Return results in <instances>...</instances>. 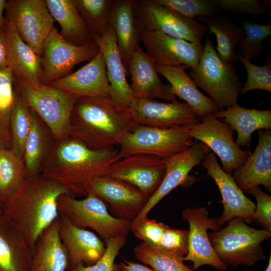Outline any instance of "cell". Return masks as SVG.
<instances>
[{
    "mask_svg": "<svg viewBox=\"0 0 271 271\" xmlns=\"http://www.w3.org/2000/svg\"><path fill=\"white\" fill-rule=\"evenodd\" d=\"M65 194L71 195L56 181L28 174L3 205L2 215L22 233L33 251L38 237L58 217V200Z\"/></svg>",
    "mask_w": 271,
    "mask_h": 271,
    "instance_id": "obj_1",
    "label": "cell"
},
{
    "mask_svg": "<svg viewBox=\"0 0 271 271\" xmlns=\"http://www.w3.org/2000/svg\"><path fill=\"white\" fill-rule=\"evenodd\" d=\"M114 148L93 150L80 141L68 137L54 141L40 174L65 186L72 196H86L85 186L105 175L119 160Z\"/></svg>",
    "mask_w": 271,
    "mask_h": 271,
    "instance_id": "obj_2",
    "label": "cell"
},
{
    "mask_svg": "<svg viewBox=\"0 0 271 271\" xmlns=\"http://www.w3.org/2000/svg\"><path fill=\"white\" fill-rule=\"evenodd\" d=\"M137 124L129 110L109 97L77 98L70 118L69 136L93 150L118 145L122 137Z\"/></svg>",
    "mask_w": 271,
    "mask_h": 271,
    "instance_id": "obj_3",
    "label": "cell"
},
{
    "mask_svg": "<svg viewBox=\"0 0 271 271\" xmlns=\"http://www.w3.org/2000/svg\"><path fill=\"white\" fill-rule=\"evenodd\" d=\"M189 76L204 90L219 110L237 103L241 83L233 63H225L219 57L212 42L206 38L197 64Z\"/></svg>",
    "mask_w": 271,
    "mask_h": 271,
    "instance_id": "obj_4",
    "label": "cell"
},
{
    "mask_svg": "<svg viewBox=\"0 0 271 271\" xmlns=\"http://www.w3.org/2000/svg\"><path fill=\"white\" fill-rule=\"evenodd\" d=\"M271 232L250 227L235 219L226 227L208 232L210 243L219 258L227 265L252 266L266 259L261 243L269 238Z\"/></svg>",
    "mask_w": 271,
    "mask_h": 271,
    "instance_id": "obj_5",
    "label": "cell"
},
{
    "mask_svg": "<svg viewBox=\"0 0 271 271\" xmlns=\"http://www.w3.org/2000/svg\"><path fill=\"white\" fill-rule=\"evenodd\" d=\"M190 126L159 128L137 124L120 140L118 158L146 154L164 159L183 152L197 141L190 135Z\"/></svg>",
    "mask_w": 271,
    "mask_h": 271,
    "instance_id": "obj_6",
    "label": "cell"
},
{
    "mask_svg": "<svg viewBox=\"0 0 271 271\" xmlns=\"http://www.w3.org/2000/svg\"><path fill=\"white\" fill-rule=\"evenodd\" d=\"M14 87L47 126L55 141L69 136L70 118L77 97L51 85L29 86L14 76Z\"/></svg>",
    "mask_w": 271,
    "mask_h": 271,
    "instance_id": "obj_7",
    "label": "cell"
},
{
    "mask_svg": "<svg viewBox=\"0 0 271 271\" xmlns=\"http://www.w3.org/2000/svg\"><path fill=\"white\" fill-rule=\"evenodd\" d=\"M57 208L72 225L93 229L104 241L117 236L127 235L131 228V221L111 215L105 203L91 193L81 200L63 194L58 200Z\"/></svg>",
    "mask_w": 271,
    "mask_h": 271,
    "instance_id": "obj_8",
    "label": "cell"
},
{
    "mask_svg": "<svg viewBox=\"0 0 271 271\" xmlns=\"http://www.w3.org/2000/svg\"><path fill=\"white\" fill-rule=\"evenodd\" d=\"M136 23L140 35L159 31L188 42L201 44L206 26L185 17L153 0H134Z\"/></svg>",
    "mask_w": 271,
    "mask_h": 271,
    "instance_id": "obj_9",
    "label": "cell"
},
{
    "mask_svg": "<svg viewBox=\"0 0 271 271\" xmlns=\"http://www.w3.org/2000/svg\"><path fill=\"white\" fill-rule=\"evenodd\" d=\"M5 10L6 20L19 37L42 57L44 43L54 27L46 0H10Z\"/></svg>",
    "mask_w": 271,
    "mask_h": 271,
    "instance_id": "obj_10",
    "label": "cell"
},
{
    "mask_svg": "<svg viewBox=\"0 0 271 271\" xmlns=\"http://www.w3.org/2000/svg\"><path fill=\"white\" fill-rule=\"evenodd\" d=\"M99 51L94 41L82 46L69 43L54 27L43 45L42 84L50 85L70 74L75 65L90 61Z\"/></svg>",
    "mask_w": 271,
    "mask_h": 271,
    "instance_id": "obj_11",
    "label": "cell"
},
{
    "mask_svg": "<svg viewBox=\"0 0 271 271\" xmlns=\"http://www.w3.org/2000/svg\"><path fill=\"white\" fill-rule=\"evenodd\" d=\"M234 130L213 114H208L190 126L191 137L206 145L220 159L222 169L231 174L246 161L250 153L240 149L233 138Z\"/></svg>",
    "mask_w": 271,
    "mask_h": 271,
    "instance_id": "obj_12",
    "label": "cell"
},
{
    "mask_svg": "<svg viewBox=\"0 0 271 271\" xmlns=\"http://www.w3.org/2000/svg\"><path fill=\"white\" fill-rule=\"evenodd\" d=\"M184 221L189 225L188 252L184 261H191L193 268L209 265L216 269L225 271L227 265L218 257L214 250L208 237V230L221 229L218 218H210L206 207H188L182 212Z\"/></svg>",
    "mask_w": 271,
    "mask_h": 271,
    "instance_id": "obj_13",
    "label": "cell"
},
{
    "mask_svg": "<svg viewBox=\"0 0 271 271\" xmlns=\"http://www.w3.org/2000/svg\"><path fill=\"white\" fill-rule=\"evenodd\" d=\"M85 191L87 194H94L103 201L114 217L131 222L150 198L136 187L107 175L88 183Z\"/></svg>",
    "mask_w": 271,
    "mask_h": 271,
    "instance_id": "obj_14",
    "label": "cell"
},
{
    "mask_svg": "<svg viewBox=\"0 0 271 271\" xmlns=\"http://www.w3.org/2000/svg\"><path fill=\"white\" fill-rule=\"evenodd\" d=\"M165 172L162 159L146 154H134L113 163L105 175L136 187L150 198L159 187Z\"/></svg>",
    "mask_w": 271,
    "mask_h": 271,
    "instance_id": "obj_15",
    "label": "cell"
},
{
    "mask_svg": "<svg viewBox=\"0 0 271 271\" xmlns=\"http://www.w3.org/2000/svg\"><path fill=\"white\" fill-rule=\"evenodd\" d=\"M128 109L138 124L153 127L169 128L200 121L186 102H162L150 98H134Z\"/></svg>",
    "mask_w": 271,
    "mask_h": 271,
    "instance_id": "obj_16",
    "label": "cell"
},
{
    "mask_svg": "<svg viewBox=\"0 0 271 271\" xmlns=\"http://www.w3.org/2000/svg\"><path fill=\"white\" fill-rule=\"evenodd\" d=\"M201 163L216 183L222 197L223 212L218 217L219 225L222 226L235 219L247 223L253 221L255 204L245 196L231 175L222 170L215 154L210 152L203 158Z\"/></svg>",
    "mask_w": 271,
    "mask_h": 271,
    "instance_id": "obj_17",
    "label": "cell"
},
{
    "mask_svg": "<svg viewBox=\"0 0 271 271\" xmlns=\"http://www.w3.org/2000/svg\"><path fill=\"white\" fill-rule=\"evenodd\" d=\"M210 152L206 145L196 141L187 150L162 159L166 167L163 180L141 212L131 222V227L147 216L154 207L174 189L193 181V179H189L190 172L195 166L200 164L205 155Z\"/></svg>",
    "mask_w": 271,
    "mask_h": 271,
    "instance_id": "obj_18",
    "label": "cell"
},
{
    "mask_svg": "<svg viewBox=\"0 0 271 271\" xmlns=\"http://www.w3.org/2000/svg\"><path fill=\"white\" fill-rule=\"evenodd\" d=\"M141 42L155 64L184 65L194 67L198 63L204 46L173 37L162 32L144 33Z\"/></svg>",
    "mask_w": 271,
    "mask_h": 271,
    "instance_id": "obj_19",
    "label": "cell"
},
{
    "mask_svg": "<svg viewBox=\"0 0 271 271\" xmlns=\"http://www.w3.org/2000/svg\"><path fill=\"white\" fill-rule=\"evenodd\" d=\"M56 221L60 238L68 256V270L80 263L85 266L93 265L102 256L106 245L95 233L74 226L59 213Z\"/></svg>",
    "mask_w": 271,
    "mask_h": 271,
    "instance_id": "obj_20",
    "label": "cell"
},
{
    "mask_svg": "<svg viewBox=\"0 0 271 271\" xmlns=\"http://www.w3.org/2000/svg\"><path fill=\"white\" fill-rule=\"evenodd\" d=\"M48 85L66 91L77 98H110L109 84L102 53L99 51L87 64Z\"/></svg>",
    "mask_w": 271,
    "mask_h": 271,
    "instance_id": "obj_21",
    "label": "cell"
},
{
    "mask_svg": "<svg viewBox=\"0 0 271 271\" xmlns=\"http://www.w3.org/2000/svg\"><path fill=\"white\" fill-rule=\"evenodd\" d=\"M93 39L104 57L109 84L110 98L120 107L127 108L134 97L130 85L126 79V70L113 29L108 24L101 36L94 37Z\"/></svg>",
    "mask_w": 271,
    "mask_h": 271,
    "instance_id": "obj_22",
    "label": "cell"
},
{
    "mask_svg": "<svg viewBox=\"0 0 271 271\" xmlns=\"http://www.w3.org/2000/svg\"><path fill=\"white\" fill-rule=\"evenodd\" d=\"M127 70L131 77L130 87L134 98L177 101L176 96L171 91L170 85L162 82L155 69V63L140 46L131 54Z\"/></svg>",
    "mask_w": 271,
    "mask_h": 271,
    "instance_id": "obj_23",
    "label": "cell"
},
{
    "mask_svg": "<svg viewBox=\"0 0 271 271\" xmlns=\"http://www.w3.org/2000/svg\"><path fill=\"white\" fill-rule=\"evenodd\" d=\"M5 30L8 43L6 66L25 84L40 86L42 84V57L22 40L6 19Z\"/></svg>",
    "mask_w": 271,
    "mask_h": 271,
    "instance_id": "obj_24",
    "label": "cell"
},
{
    "mask_svg": "<svg viewBox=\"0 0 271 271\" xmlns=\"http://www.w3.org/2000/svg\"><path fill=\"white\" fill-rule=\"evenodd\" d=\"M258 141L252 154L236 170L232 176L243 192L259 185L271 190V130L260 129Z\"/></svg>",
    "mask_w": 271,
    "mask_h": 271,
    "instance_id": "obj_25",
    "label": "cell"
},
{
    "mask_svg": "<svg viewBox=\"0 0 271 271\" xmlns=\"http://www.w3.org/2000/svg\"><path fill=\"white\" fill-rule=\"evenodd\" d=\"M157 72L169 82L171 92L189 105L200 120L205 115L219 109L214 101L201 92L185 71L186 66H163L155 64Z\"/></svg>",
    "mask_w": 271,
    "mask_h": 271,
    "instance_id": "obj_26",
    "label": "cell"
},
{
    "mask_svg": "<svg viewBox=\"0 0 271 271\" xmlns=\"http://www.w3.org/2000/svg\"><path fill=\"white\" fill-rule=\"evenodd\" d=\"M108 24L115 33L118 48L126 70L131 54L139 46L141 39L136 20L134 0H113Z\"/></svg>",
    "mask_w": 271,
    "mask_h": 271,
    "instance_id": "obj_27",
    "label": "cell"
},
{
    "mask_svg": "<svg viewBox=\"0 0 271 271\" xmlns=\"http://www.w3.org/2000/svg\"><path fill=\"white\" fill-rule=\"evenodd\" d=\"M32 249L22 233L0 215V271H31Z\"/></svg>",
    "mask_w": 271,
    "mask_h": 271,
    "instance_id": "obj_28",
    "label": "cell"
},
{
    "mask_svg": "<svg viewBox=\"0 0 271 271\" xmlns=\"http://www.w3.org/2000/svg\"><path fill=\"white\" fill-rule=\"evenodd\" d=\"M213 115L237 132L235 143L239 147L250 148L251 134L255 130L271 128L270 109H247L237 103L230 107L219 110Z\"/></svg>",
    "mask_w": 271,
    "mask_h": 271,
    "instance_id": "obj_29",
    "label": "cell"
},
{
    "mask_svg": "<svg viewBox=\"0 0 271 271\" xmlns=\"http://www.w3.org/2000/svg\"><path fill=\"white\" fill-rule=\"evenodd\" d=\"M68 267V256L60 238L55 220L36 240L31 271H66Z\"/></svg>",
    "mask_w": 271,
    "mask_h": 271,
    "instance_id": "obj_30",
    "label": "cell"
},
{
    "mask_svg": "<svg viewBox=\"0 0 271 271\" xmlns=\"http://www.w3.org/2000/svg\"><path fill=\"white\" fill-rule=\"evenodd\" d=\"M49 11L61 27L60 35L69 43L82 46L93 41L74 0H46Z\"/></svg>",
    "mask_w": 271,
    "mask_h": 271,
    "instance_id": "obj_31",
    "label": "cell"
},
{
    "mask_svg": "<svg viewBox=\"0 0 271 271\" xmlns=\"http://www.w3.org/2000/svg\"><path fill=\"white\" fill-rule=\"evenodd\" d=\"M50 136H52L48 134L44 123L33 110L31 128L25 143L24 155V162L29 175L40 174L54 141Z\"/></svg>",
    "mask_w": 271,
    "mask_h": 271,
    "instance_id": "obj_32",
    "label": "cell"
},
{
    "mask_svg": "<svg viewBox=\"0 0 271 271\" xmlns=\"http://www.w3.org/2000/svg\"><path fill=\"white\" fill-rule=\"evenodd\" d=\"M198 20L205 23L208 33L213 34L216 39V51L220 58L225 63H233L237 59L235 48L242 38V28L228 19L223 17H200Z\"/></svg>",
    "mask_w": 271,
    "mask_h": 271,
    "instance_id": "obj_33",
    "label": "cell"
},
{
    "mask_svg": "<svg viewBox=\"0 0 271 271\" xmlns=\"http://www.w3.org/2000/svg\"><path fill=\"white\" fill-rule=\"evenodd\" d=\"M15 92L10 121L11 149L24 161L25 145L31 128L33 109L15 88Z\"/></svg>",
    "mask_w": 271,
    "mask_h": 271,
    "instance_id": "obj_34",
    "label": "cell"
},
{
    "mask_svg": "<svg viewBox=\"0 0 271 271\" xmlns=\"http://www.w3.org/2000/svg\"><path fill=\"white\" fill-rule=\"evenodd\" d=\"M27 175L23 161L11 149H0V202L3 206Z\"/></svg>",
    "mask_w": 271,
    "mask_h": 271,
    "instance_id": "obj_35",
    "label": "cell"
},
{
    "mask_svg": "<svg viewBox=\"0 0 271 271\" xmlns=\"http://www.w3.org/2000/svg\"><path fill=\"white\" fill-rule=\"evenodd\" d=\"M135 257L154 271H194L184 262V256L144 242L134 248Z\"/></svg>",
    "mask_w": 271,
    "mask_h": 271,
    "instance_id": "obj_36",
    "label": "cell"
},
{
    "mask_svg": "<svg viewBox=\"0 0 271 271\" xmlns=\"http://www.w3.org/2000/svg\"><path fill=\"white\" fill-rule=\"evenodd\" d=\"M113 0H74L75 7L92 38L101 36L108 25Z\"/></svg>",
    "mask_w": 271,
    "mask_h": 271,
    "instance_id": "obj_37",
    "label": "cell"
},
{
    "mask_svg": "<svg viewBox=\"0 0 271 271\" xmlns=\"http://www.w3.org/2000/svg\"><path fill=\"white\" fill-rule=\"evenodd\" d=\"M244 35L237 43L241 55L250 61L259 56L262 51V41L271 35V25L242 21Z\"/></svg>",
    "mask_w": 271,
    "mask_h": 271,
    "instance_id": "obj_38",
    "label": "cell"
},
{
    "mask_svg": "<svg viewBox=\"0 0 271 271\" xmlns=\"http://www.w3.org/2000/svg\"><path fill=\"white\" fill-rule=\"evenodd\" d=\"M237 59L246 69L247 77L243 87L240 90L241 94L253 90H262L271 92V61L267 58L266 63L262 66H258L244 58L239 51H235Z\"/></svg>",
    "mask_w": 271,
    "mask_h": 271,
    "instance_id": "obj_39",
    "label": "cell"
},
{
    "mask_svg": "<svg viewBox=\"0 0 271 271\" xmlns=\"http://www.w3.org/2000/svg\"><path fill=\"white\" fill-rule=\"evenodd\" d=\"M182 16L194 19L195 17H212L218 6L212 0H153Z\"/></svg>",
    "mask_w": 271,
    "mask_h": 271,
    "instance_id": "obj_40",
    "label": "cell"
},
{
    "mask_svg": "<svg viewBox=\"0 0 271 271\" xmlns=\"http://www.w3.org/2000/svg\"><path fill=\"white\" fill-rule=\"evenodd\" d=\"M15 95L12 71L6 66L0 67V125L10 135V117Z\"/></svg>",
    "mask_w": 271,
    "mask_h": 271,
    "instance_id": "obj_41",
    "label": "cell"
},
{
    "mask_svg": "<svg viewBox=\"0 0 271 271\" xmlns=\"http://www.w3.org/2000/svg\"><path fill=\"white\" fill-rule=\"evenodd\" d=\"M105 251L102 256L93 265L85 266L80 263L67 271H118L115 259L127 242L126 235H121L109 238L105 241Z\"/></svg>",
    "mask_w": 271,
    "mask_h": 271,
    "instance_id": "obj_42",
    "label": "cell"
},
{
    "mask_svg": "<svg viewBox=\"0 0 271 271\" xmlns=\"http://www.w3.org/2000/svg\"><path fill=\"white\" fill-rule=\"evenodd\" d=\"M168 227L156 220L150 219L146 216L132 226L130 230L143 242L151 246L158 247L162 236Z\"/></svg>",
    "mask_w": 271,
    "mask_h": 271,
    "instance_id": "obj_43",
    "label": "cell"
},
{
    "mask_svg": "<svg viewBox=\"0 0 271 271\" xmlns=\"http://www.w3.org/2000/svg\"><path fill=\"white\" fill-rule=\"evenodd\" d=\"M222 10L238 14L260 16L264 13L270 1L259 0H213Z\"/></svg>",
    "mask_w": 271,
    "mask_h": 271,
    "instance_id": "obj_44",
    "label": "cell"
},
{
    "mask_svg": "<svg viewBox=\"0 0 271 271\" xmlns=\"http://www.w3.org/2000/svg\"><path fill=\"white\" fill-rule=\"evenodd\" d=\"M245 193L254 196L256 201L253 221L262 229L271 232V196L258 186L251 188Z\"/></svg>",
    "mask_w": 271,
    "mask_h": 271,
    "instance_id": "obj_45",
    "label": "cell"
},
{
    "mask_svg": "<svg viewBox=\"0 0 271 271\" xmlns=\"http://www.w3.org/2000/svg\"><path fill=\"white\" fill-rule=\"evenodd\" d=\"M188 230L168 227L162 236L158 247L185 256L188 252Z\"/></svg>",
    "mask_w": 271,
    "mask_h": 271,
    "instance_id": "obj_46",
    "label": "cell"
},
{
    "mask_svg": "<svg viewBox=\"0 0 271 271\" xmlns=\"http://www.w3.org/2000/svg\"><path fill=\"white\" fill-rule=\"evenodd\" d=\"M118 271H154L146 265L124 260L118 264Z\"/></svg>",
    "mask_w": 271,
    "mask_h": 271,
    "instance_id": "obj_47",
    "label": "cell"
},
{
    "mask_svg": "<svg viewBox=\"0 0 271 271\" xmlns=\"http://www.w3.org/2000/svg\"><path fill=\"white\" fill-rule=\"evenodd\" d=\"M8 43L5 26L0 27V67L6 66Z\"/></svg>",
    "mask_w": 271,
    "mask_h": 271,
    "instance_id": "obj_48",
    "label": "cell"
},
{
    "mask_svg": "<svg viewBox=\"0 0 271 271\" xmlns=\"http://www.w3.org/2000/svg\"><path fill=\"white\" fill-rule=\"evenodd\" d=\"M11 149V137L0 125V149Z\"/></svg>",
    "mask_w": 271,
    "mask_h": 271,
    "instance_id": "obj_49",
    "label": "cell"
},
{
    "mask_svg": "<svg viewBox=\"0 0 271 271\" xmlns=\"http://www.w3.org/2000/svg\"><path fill=\"white\" fill-rule=\"evenodd\" d=\"M7 1L0 0V27H4L5 25L6 17L4 16V11L5 10Z\"/></svg>",
    "mask_w": 271,
    "mask_h": 271,
    "instance_id": "obj_50",
    "label": "cell"
},
{
    "mask_svg": "<svg viewBox=\"0 0 271 271\" xmlns=\"http://www.w3.org/2000/svg\"><path fill=\"white\" fill-rule=\"evenodd\" d=\"M265 271H271V254L269 255V257L268 261L267 266Z\"/></svg>",
    "mask_w": 271,
    "mask_h": 271,
    "instance_id": "obj_51",
    "label": "cell"
},
{
    "mask_svg": "<svg viewBox=\"0 0 271 271\" xmlns=\"http://www.w3.org/2000/svg\"><path fill=\"white\" fill-rule=\"evenodd\" d=\"M3 213V206L0 202V215Z\"/></svg>",
    "mask_w": 271,
    "mask_h": 271,
    "instance_id": "obj_52",
    "label": "cell"
}]
</instances>
